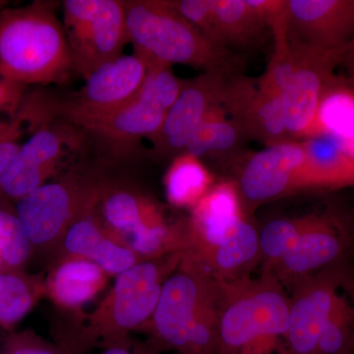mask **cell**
<instances>
[{
  "mask_svg": "<svg viewBox=\"0 0 354 354\" xmlns=\"http://www.w3.org/2000/svg\"><path fill=\"white\" fill-rule=\"evenodd\" d=\"M246 218L237 183L216 184L191 209L184 251L203 259L232 239Z\"/></svg>",
  "mask_w": 354,
  "mask_h": 354,
  "instance_id": "cell-17",
  "label": "cell"
},
{
  "mask_svg": "<svg viewBox=\"0 0 354 354\" xmlns=\"http://www.w3.org/2000/svg\"><path fill=\"white\" fill-rule=\"evenodd\" d=\"M169 65L152 62L138 95L124 108L75 127L114 149H127L157 133L180 94L185 81Z\"/></svg>",
  "mask_w": 354,
  "mask_h": 354,
  "instance_id": "cell-8",
  "label": "cell"
},
{
  "mask_svg": "<svg viewBox=\"0 0 354 354\" xmlns=\"http://www.w3.org/2000/svg\"><path fill=\"white\" fill-rule=\"evenodd\" d=\"M97 211L113 239L134 251L139 257H160L171 250L174 227L169 225L157 204L141 193L104 183Z\"/></svg>",
  "mask_w": 354,
  "mask_h": 354,
  "instance_id": "cell-11",
  "label": "cell"
},
{
  "mask_svg": "<svg viewBox=\"0 0 354 354\" xmlns=\"http://www.w3.org/2000/svg\"><path fill=\"white\" fill-rule=\"evenodd\" d=\"M32 130L0 178V195L15 202L66 167L87 137L80 128L57 118H46Z\"/></svg>",
  "mask_w": 354,
  "mask_h": 354,
  "instance_id": "cell-10",
  "label": "cell"
},
{
  "mask_svg": "<svg viewBox=\"0 0 354 354\" xmlns=\"http://www.w3.org/2000/svg\"><path fill=\"white\" fill-rule=\"evenodd\" d=\"M227 115L223 106L213 109L191 134L183 153L200 158L208 153L227 152L239 145L246 133L239 121Z\"/></svg>",
  "mask_w": 354,
  "mask_h": 354,
  "instance_id": "cell-25",
  "label": "cell"
},
{
  "mask_svg": "<svg viewBox=\"0 0 354 354\" xmlns=\"http://www.w3.org/2000/svg\"><path fill=\"white\" fill-rule=\"evenodd\" d=\"M218 302V281L192 254L183 251L162 286L152 319L147 324L155 351L186 354L191 327Z\"/></svg>",
  "mask_w": 354,
  "mask_h": 354,
  "instance_id": "cell-5",
  "label": "cell"
},
{
  "mask_svg": "<svg viewBox=\"0 0 354 354\" xmlns=\"http://www.w3.org/2000/svg\"><path fill=\"white\" fill-rule=\"evenodd\" d=\"M43 288L18 270H0V327L19 323L38 301Z\"/></svg>",
  "mask_w": 354,
  "mask_h": 354,
  "instance_id": "cell-26",
  "label": "cell"
},
{
  "mask_svg": "<svg viewBox=\"0 0 354 354\" xmlns=\"http://www.w3.org/2000/svg\"><path fill=\"white\" fill-rule=\"evenodd\" d=\"M312 214L295 218H276L268 223L259 234L262 272H272L295 248L311 221Z\"/></svg>",
  "mask_w": 354,
  "mask_h": 354,
  "instance_id": "cell-27",
  "label": "cell"
},
{
  "mask_svg": "<svg viewBox=\"0 0 354 354\" xmlns=\"http://www.w3.org/2000/svg\"><path fill=\"white\" fill-rule=\"evenodd\" d=\"M354 134V88L335 76L324 93L309 136L344 139ZM306 138V139H307Z\"/></svg>",
  "mask_w": 354,
  "mask_h": 354,
  "instance_id": "cell-23",
  "label": "cell"
},
{
  "mask_svg": "<svg viewBox=\"0 0 354 354\" xmlns=\"http://www.w3.org/2000/svg\"><path fill=\"white\" fill-rule=\"evenodd\" d=\"M169 2L188 22L213 43L220 46L216 39L213 0H169Z\"/></svg>",
  "mask_w": 354,
  "mask_h": 354,
  "instance_id": "cell-30",
  "label": "cell"
},
{
  "mask_svg": "<svg viewBox=\"0 0 354 354\" xmlns=\"http://www.w3.org/2000/svg\"><path fill=\"white\" fill-rule=\"evenodd\" d=\"M348 245L349 235L341 221L328 214H312L297 245L272 274L281 285L291 288L301 279L344 259Z\"/></svg>",
  "mask_w": 354,
  "mask_h": 354,
  "instance_id": "cell-18",
  "label": "cell"
},
{
  "mask_svg": "<svg viewBox=\"0 0 354 354\" xmlns=\"http://www.w3.org/2000/svg\"><path fill=\"white\" fill-rule=\"evenodd\" d=\"M305 162L300 190L334 189L354 185V160L327 136L302 140Z\"/></svg>",
  "mask_w": 354,
  "mask_h": 354,
  "instance_id": "cell-21",
  "label": "cell"
},
{
  "mask_svg": "<svg viewBox=\"0 0 354 354\" xmlns=\"http://www.w3.org/2000/svg\"><path fill=\"white\" fill-rule=\"evenodd\" d=\"M317 354H354V305L342 295L324 325Z\"/></svg>",
  "mask_w": 354,
  "mask_h": 354,
  "instance_id": "cell-28",
  "label": "cell"
},
{
  "mask_svg": "<svg viewBox=\"0 0 354 354\" xmlns=\"http://www.w3.org/2000/svg\"><path fill=\"white\" fill-rule=\"evenodd\" d=\"M305 152L301 142L266 147L242 167L239 186L241 199L250 205L283 198L300 190Z\"/></svg>",
  "mask_w": 354,
  "mask_h": 354,
  "instance_id": "cell-16",
  "label": "cell"
},
{
  "mask_svg": "<svg viewBox=\"0 0 354 354\" xmlns=\"http://www.w3.org/2000/svg\"><path fill=\"white\" fill-rule=\"evenodd\" d=\"M213 8L218 44L227 50L258 48L272 32L248 0H213Z\"/></svg>",
  "mask_w": 354,
  "mask_h": 354,
  "instance_id": "cell-20",
  "label": "cell"
},
{
  "mask_svg": "<svg viewBox=\"0 0 354 354\" xmlns=\"http://www.w3.org/2000/svg\"><path fill=\"white\" fill-rule=\"evenodd\" d=\"M167 201L177 208L195 207L214 186V177L199 158L178 153L165 176Z\"/></svg>",
  "mask_w": 354,
  "mask_h": 354,
  "instance_id": "cell-24",
  "label": "cell"
},
{
  "mask_svg": "<svg viewBox=\"0 0 354 354\" xmlns=\"http://www.w3.org/2000/svg\"><path fill=\"white\" fill-rule=\"evenodd\" d=\"M181 253L165 261H141L118 274L108 297L91 316L90 339H102L106 348L127 346L128 333L152 319L162 283L178 265Z\"/></svg>",
  "mask_w": 354,
  "mask_h": 354,
  "instance_id": "cell-4",
  "label": "cell"
},
{
  "mask_svg": "<svg viewBox=\"0 0 354 354\" xmlns=\"http://www.w3.org/2000/svg\"><path fill=\"white\" fill-rule=\"evenodd\" d=\"M10 121L6 122V121L0 120V137H1L2 135L6 134V133L8 131L9 129H10Z\"/></svg>",
  "mask_w": 354,
  "mask_h": 354,
  "instance_id": "cell-36",
  "label": "cell"
},
{
  "mask_svg": "<svg viewBox=\"0 0 354 354\" xmlns=\"http://www.w3.org/2000/svg\"><path fill=\"white\" fill-rule=\"evenodd\" d=\"M9 121L11 123L10 129L0 137V178L21 147L18 139L22 133V123L16 118Z\"/></svg>",
  "mask_w": 354,
  "mask_h": 354,
  "instance_id": "cell-33",
  "label": "cell"
},
{
  "mask_svg": "<svg viewBox=\"0 0 354 354\" xmlns=\"http://www.w3.org/2000/svg\"><path fill=\"white\" fill-rule=\"evenodd\" d=\"M341 66L344 67L346 71V81L354 88V37L344 48Z\"/></svg>",
  "mask_w": 354,
  "mask_h": 354,
  "instance_id": "cell-34",
  "label": "cell"
},
{
  "mask_svg": "<svg viewBox=\"0 0 354 354\" xmlns=\"http://www.w3.org/2000/svg\"><path fill=\"white\" fill-rule=\"evenodd\" d=\"M150 66V60L138 53L122 55L95 70L69 99L44 97L46 115L78 125L115 113L138 95Z\"/></svg>",
  "mask_w": 354,
  "mask_h": 354,
  "instance_id": "cell-9",
  "label": "cell"
},
{
  "mask_svg": "<svg viewBox=\"0 0 354 354\" xmlns=\"http://www.w3.org/2000/svg\"><path fill=\"white\" fill-rule=\"evenodd\" d=\"M2 354H67L31 334L14 335L6 342Z\"/></svg>",
  "mask_w": 354,
  "mask_h": 354,
  "instance_id": "cell-31",
  "label": "cell"
},
{
  "mask_svg": "<svg viewBox=\"0 0 354 354\" xmlns=\"http://www.w3.org/2000/svg\"><path fill=\"white\" fill-rule=\"evenodd\" d=\"M58 2L0 10V75L26 86L62 83L74 71Z\"/></svg>",
  "mask_w": 354,
  "mask_h": 354,
  "instance_id": "cell-2",
  "label": "cell"
},
{
  "mask_svg": "<svg viewBox=\"0 0 354 354\" xmlns=\"http://www.w3.org/2000/svg\"><path fill=\"white\" fill-rule=\"evenodd\" d=\"M8 6V1H6V0H0V10L6 8V7Z\"/></svg>",
  "mask_w": 354,
  "mask_h": 354,
  "instance_id": "cell-37",
  "label": "cell"
},
{
  "mask_svg": "<svg viewBox=\"0 0 354 354\" xmlns=\"http://www.w3.org/2000/svg\"><path fill=\"white\" fill-rule=\"evenodd\" d=\"M223 106L241 123L247 137L260 140L267 147L292 141L286 131L281 95L263 92L257 82L241 74L230 77Z\"/></svg>",
  "mask_w": 354,
  "mask_h": 354,
  "instance_id": "cell-19",
  "label": "cell"
},
{
  "mask_svg": "<svg viewBox=\"0 0 354 354\" xmlns=\"http://www.w3.org/2000/svg\"><path fill=\"white\" fill-rule=\"evenodd\" d=\"M230 77L206 72L193 80L185 81L162 127L148 138L153 153H183L198 125L213 109L223 106Z\"/></svg>",
  "mask_w": 354,
  "mask_h": 354,
  "instance_id": "cell-14",
  "label": "cell"
},
{
  "mask_svg": "<svg viewBox=\"0 0 354 354\" xmlns=\"http://www.w3.org/2000/svg\"><path fill=\"white\" fill-rule=\"evenodd\" d=\"M0 270H3L2 269L1 259H0Z\"/></svg>",
  "mask_w": 354,
  "mask_h": 354,
  "instance_id": "cell-38",
  "label": "cell"
},
{
  "mask_svg": "<svg viewBox=\"0 0 354 354\" xmlns=\"http://www.w3.org/2000/svg\"><path fill=\"white\" fill-rule=\"evenodd\" d=\"M32 246L15 212L0 207V259L2 269L19 270L31 256Z\"/></svg>",
  "mask_w": 354,
  "mask_h": 354,
  "instance_id": "cell-29",
  "label": "cell"
},
{
  "mask_svg": "<svg viewBox=\"0 0 354 354\" xmlns=\"http://www.w3.org/2000/svg\"><path fill=\"white\" fill-rule=\"evenodd\" d=\"M286 37L307 48L344 50L354 37V0H288Z\"/></svg>",
  "mask_w": 354,
  "mask_h": 354,
  "instance_id": "cell-15",
  "label": "cell"
},
{
  "mask_svg": "<svg viewBox=\"0 0 354 354\" xmlns=\"http://www.w3.org/2000/svg\"><path fill=\"white\" fill-rule=\"evenodd\" d=\"M106 274L92 261L72 257L55 268L46 290L55 304L68 309L80 308L106 286Z\"/></svg>",
  "mask_w": 354,
  "mask_h": 354,
  "instance_id": "cell-22",
  "label": "cell"
},
{
  "mask_svg": "<svg viewBox=\"0 0 354 354\" xmlns=\"http://www.w3.org/2000/svg\"><path fill=\"white\" fill-rule=\"evenodd\" d=\"M28 86L0 75V111L15 118L27 94Z\"/></svg>",
  "mask_w": 354,
  "mask_h": 354,
  "instance_id": "cell-32",
  "label": "cell"
},
{
  "mask_svg": "<svg viewBox=\"0 0 354 354\" xmlns=\"http://www.w3.org/2000/svg\"><path fill=\"white\" fill-rule=\"evenodd\" d=\"M218 281V354H279L290 298L272 272Z\"/></svg>",
  "mask_w": 354,
  "mask_h": 354,
  "instance_id": "cell-1",
  "label": "cell"
},
{
  "mask_svg": "<svg viewBox=\"0 0 354 354\" xmlns=\"http://www.w3.org/2000/svg\"><path fill=\"white\" fill-rule=\"evenodd\" d=\"M64 24L73 70L87 79L122 55L128 41L124 0H65Z\"/></svg>",
  "mask_w": 354,
  "mask_h": 354,
  "instance_id": "cell-7",
  "label": "cell"
},
{
  "mask_svg": "<svg viewBox=\"0 0 354 354\" xmlns=\"http://www.w3.org/2000/svg\"><path fill=\"white\" fill-rule=\"evenodd\" d=\"M290 44L297 64L281 100L286 131L297 141L309 136L321 99L335 76V69L341 66L344 50H323Z\"/></svg>",
  "mask_w": 354,
  "mask_h": 354,
  "instance_id": "cell-13",
  "label": "cell"
},
{
  "mask_svg": "<svg viewBox=\"0 0 354 354\" xmlns=\"http://www.w3.org/2000/svg\"><path fill=\"white\" fill-rule=\"evenodd\" d=\"M102 185L94 169L71 165L60 178L16 201L14 212L32 246L46 245L64 235L97 199Z\"/></svg>",
  "mask_w": 354,
  "mask_h": 354,
  "instance_id": "cell-6",
  "label": "cell"
},
{
  "mask_svg": "<svg viewBox=\"0 0 354 354\" xmlns=\"http://www.w3.org/2000/svg\"><path fill=\"white\" fill-rule=\"evenodd\" d=\"M102 354H150L148 351H133L128 348V346H113L106 348V351Z\"/></svg>",
  "mask_w": 354,
  "mask_h": 354,
  "instance_id": "cell-35",
  "label": "cell"
},
{
  "mask_svg": "<svg viewBox=\"0 0 354 354\" xmlns=\"http://www.w3.org/2000/svg\"><path fill=\"white\" fill-rule=\"evenodd\" d=\"M128 41L150 62L184 64L204 73L239 75L243 58L203 35L169 0H125Z\"/></svg>",
  "mask_w": 354,
  "mask_h": 354,
  "instance_id": "cell-3",
  "label": "cell"
},
{
  "mask_svg": "<svg viewBox=\"0 0 354 354\" xmlns=\"http://www.w3.org/2000/svg\"><path fill=\"white\" fill-rule=\"evenodd\" d=\"M346 261L324 268L291 288L290 315L279 354H317L318 339L341 295L349 283Z\"/></svg>",
  "mask_w": 354,
  "mask_h": 354,
  "instance_id": "cell-12",
  "label": "cell"
}]
</instances>
